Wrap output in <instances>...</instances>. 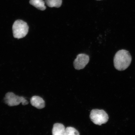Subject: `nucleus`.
Wrapping results in <instances>:
<instances>
[{
	"label": "nucleus",
	"mask_w": 135,
	"mask_h": 135,
	"mask_svg": "<svg viewBox=\"0 0 135 135\" xmlns=\"http://www.w3.org/2000/svg\"><path fill=\"white\" fill-rule=\"evenodd\" d=\"M12 29L14 37L20 39L24 37L27 34L29 27L25 21L18 20L13 23Z\"/></svg>",
	"instance_id": "nucleus-2"
},
{
	"label": "nucleus",
	"mask_w": 135,
	"mask_h": 135,
	"mask_svg": "<svg viewBox=\"0 0 135 135\" xmlns=\"http://www.w3.org/2000/svg\"><path fill=\"white\" fill-rule=\"evenodd\" d=\"M91 120L95 124L101 126L108 121L109 116L103 110L93 109L90 115Z\"/></svg>",
	"instance_id": "nucleus-3"
},
{
	"label": "nucleus",
	"mask_w": 135,
	"mask_h": 135,
	"mask_svg": "<svg viewBox=\"0 0 135 135\" xmlns=\"http://www.w3.org/2000/svg\"><path fill=\"white\" fill-rule=\"evenodd\" d=\"M65 128L64 125L60 123L54 124L52 130L53 135H64Z\"/></svg>",
	"instance_id": "nucleus-7"
},
{
	"label": "nucleus",
	"mask_w": 135,
	"mask_h": 135,
	"mask_svg": "<svg viewBox=\"0 0 135 135\" xmlns=\"http://www.w3.org/2000/svg\"><path fill=\"white\" fill-rule=\"evenodd\" d=\"M89 58L88 55L85 54H80L77 56L74 62L75 68L77 70L83 69L88 63Z\"/></svg>",
	"instance_id": "nucleus-5"
},
{
	"label": "nucleus",
	"mask_w": 135,
	"mask_h": 135,
	"mask_svg": "<svg viewBox=\"0 0 135 135\" xmlns=\"http://www.w3.org/2000/svg\"><path fill=\"white\" fill-rule=\"evenodd\" d=\"M129 52L125 50H119L116 53L114 58V67L118 70L122 71L128 68L132 61Z\"/></svg>",
	"instance_id": "nucleus-1"
},
{
	"label": "nucleus",
	"mask_w": 135,
	"mask_h": 135,
	"mask_svg": "<svg viewBox=\"0 0 135 135\" xmlns=\"http://www.w3.org/2000/svg\"><path fill=\"white\" fill-rule=\"evenodd\" d=\"M4 100L6 104L9 106H17L21 103L23 105L28 104V102L24 97H19L11 92L6 94Z\"/></svg>",
	"instance_id": "nucleus-4"
},
{
	"label": "nucleus",
	"mask_w": 135,
	"mask_h": 135,
	"mask_svg": "<svg viewBox=\"0 0 135 135\" xmlns=\"http://www.w3.org/2000/svg\"><path fill=\"white\" fill-rule=\"evenodd\" d=\"M49 7H60L61 6L62 0H45V2Z\"/></svg>",
	"instance_id": "nucleus-9"
},
{
	"label": "nucleus",
	"mask_w": 135,
	"mask_h": 135,
	"mask_svg": "<svg viewBox=\"0 0 135 135\" xmlns=\"http://www.w3.org/2000/svg\"><path fill=\"white\" fill-rule=\"evenodd\" d=\"M97 1H101V0H97Z\"/></svg>",
	"instance_id": "nucleus-11"
},
{
	"label": "nucleus",
	"mask_w": 135,
	"mask_h": 135,
	"mask_svg": "<svg viewBox=\"0 0 135 135\" xmlns=\"http://www.w3.org/2000/svg\"><path fill=\"white\" fill-rule=\"evenodd\" d=\"M30 103L32 106L39 109H43L45 106L44 100L38 96H34L32 97L30 99Z\"/></svg>",
	"instance_id": "nucleus-6"
},
{
	"label": "nucleus",
	"mask_w": 135,
	"mask_h": 135,
	"mask_svg": "<svg viewBox=\"0 0 135 135\" xmlns=\"http://www.w3.org/2000/svg\"><path fill=\"white\" fill-rule=\"evenodd\" d=\"M80 133L75 128L69 127L66 128L64 135H79Z\"/></svg>",
	"instance_id": "nucleus-10"
},
{
	"label": "nucleus",
	"mask_w": 135,
	"mask_h": 135,
	"mask_svg": "<svg viewBox=\"0 0 135 135\" xmlns=\"http://www.w3.org/2000/svg\"><path fill=\"white\" fill-rule=\"evenodd\" d=\"M30 3L40 11H44L46 9L45 2L43 0H30Z\"/></svg>",
	"instance_id": "nucleus-8"
}]
</instances>
